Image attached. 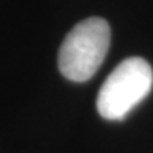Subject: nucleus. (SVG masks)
Masks as SVG:
<instances>
[{"mask_svg": "<svg viewBox=\"0 0 153 153\" xmlns=\"http://www.w3.org/2000/svg\"><path fill=\"white\" fill-rule=\"evenodd\" d=\"M111 42L109 24L88 17L67 33L58 53L59 72L71 81H88L105 61Z\"/></svg>", "mask_w": 153, "mask_h": 153, "instance_id": "nucleus-1", "label": "nucleus"}, {"mask_svg": "<svg viewBox=\"0 0 153 153\" xmlns=\"http://www.w3.org/2000/svg\"><path fill=\"white\" fill-rule=\"evenodd\" d=\"M153 86V71L145 59L133 56L122 61L105 80L97 97V111L103 119L120 120Z\"/></svg>", "mask_w": 153, "mask_h": 153, "instance_id": "nucleus-2", "label": "nucleus"}]
</instances>
